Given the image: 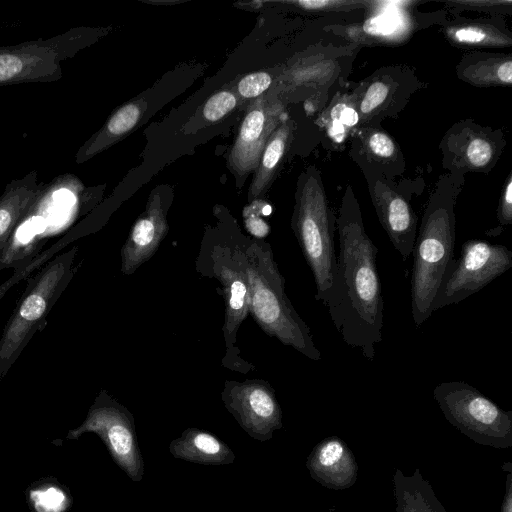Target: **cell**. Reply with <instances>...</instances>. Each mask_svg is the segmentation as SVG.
<instances>
[{
  "label": "cell",
  "instance_id": "6da1fadb",
  "mask_svg": "<svg viewBox=\"0 0 512 512\" xmlns=\"http://www.w3.org/2000/svg\"><path fill=\"white\" fill-rule=\"evenodd\" d=\"M339 254L323 303L343 341L372 361L382 341L383 309L378 249L367 235L360 205L347 185L336 217Z\"/></svg>",
  "mask_w": 512,
  "mask_h": 512
},
{
  "label": "cell",
  "instance_id": "7a4b0ae2",
  "mask_svg": "<svg viewBox=\"0 0 512 512\" xmlns=\"http://www.w3.org/2000/svg\"><path fill=\"white\" fill-rule=\"evenodd\" d=\"M464 175H441L430 194L413 247L411 310L416 326L432 314L431 304L453 259L456 240V199Z\"/></svg>",
  "mask_w": 512,
  "mask_h": 512
},
{
  "label": "cell",
  "instance_id": "3957f363",
  "mask_svg": "<svg viewBox=\"0 0 512 512\" xmlns=\"http://www.w3.org/2000/svg\"><path fill=\"white\" fill-rule=\"evenodd\" d=\"M230 255L245 274L249 313L259 327L309 359L320 360L321 353L309 327L285 293V280L274 261L271 247L264 242L252 241L245 247H236Z\"/></svg>",
  "mask_w": 512,
  "mask_h": 512
},
{
  "label": "cell",
  "instance_id": "277c9868",
  "mask_svg": "<svg viewBox=\"0 0 512 512\" xmlns=\"http://www.w3.org/2000/svg\"><path fill=\"white\" fill-rule=\"evenodd\" d=\"M78 248L56 256L27 280L26 288L0 337V380L16 362L28 342L47 323V317L72 280Z\"/></svg>",
  "mask_w": 512,
  "mask_h": 512
},
{
  "label": "cell",
  "instance_id": "5b68a950",
  "mask_svg": "<svg viewBox=\"0 0 512 512\" xmlns=\"http://www.w3.org/2000/svg\"><path fill=\"white\" fill-rule=\"evenodd\" d=\"M295 199L292 228L315 281V298L323 301L332 285L337 263L336 217L315 166L308 167L299 176Z\"/></svg>",
  "mask_w": 512,
  "mask_h": 512
},
{
  "label": "cell",
  "instance_id": "8992f818",
  "mask_svg": "<svg viewBox=\"0 0 512 512\" xmlns=\"http://www.w3.org/2000/svg\"><path fill=\"white\" fill-rule=\"evenodd\" d=\"M433 397L447 421L477 444L504 449L512 447V411L464 381L438 384Z\"/></svg>",
  "mask_w": 512,
  "mask_h": 512
},
{
  "label": "cell",
  "instance_id": "52a82bcc",
  "mask_svg": "<svg viewBox=\"0 0 512 512\" xmlns=\"http://www.w3.org/2000/svg\"><path fill=\"white\" fill-rule=\"evenodd\" d=\"M512 267V251L505 245L471 239L449 263L431 304V311L456 304L479 292Z\"/></svg>",
  "mask_w": 512,
  "mask_h": 512
},
{
  "label": "cell",
  "instance_id": "ba28073f",
  "mask_svg": "<svg viewBox=\"0 0 512 512\" xmlns=\"http://www.w3.org/2000/svg\"><path fill=\"white\" fill-rule=\"evenodd\" d=\"M88 432L100 437L114 462L131 480H142L144 461L133 415L105 390L97 395L82 424L68 431L66 439L77 440Z\"/></svg>",
  "mask_w": 512,
  "mask_h": 512
},
{
  "label": "cell",
  "instance_id": "9c48e42d",
  "mask_svg": "<svg viewBox=\"0 0 512 512\" xmlns=\"http://www.w3.org/2000/svg\"><path fill=\"white\" fill-rule=\"evenodd\" d=\"M85 34L73 29L49 39L0 47V86L57 81L63 75L61 61L81 48Z\"/></svg>",
  "mask_w": 512,
  "mask_h": 512
},
{
  "label": "cell",
  "instance_id": "30bf717a",
  "mask_svg": "<svg viewBox=\"0 0 512 512\" xmlns=\"http://www.w3.org/2000/svg\"><path fill=\"white\" fill-rule=\"evenodd\" d=\"M417 89L418 80L408 68L393 65L378 69L350 95L359 117L357 127L377 125L393 117L408 104Z\"/></svg>",
  "mask_w": 512,
  "mask_h": 512
},
{
  "label": "cell",
  "instance_id": "8fae6325",
  "mask_svg": "<svg viewBox=\"0 0 512 512\" xmlns=\"http://www.w3.org/2000/svg\"><path fill=\"white\" fill-rule=\"evenodd\" d=\"M506 145L500 130L483 127L472 120L454 124L440 142L443 166L465 176L467 172H488Z\"/></svg>",
  "mask_w": 512,
  "mask_h": 512
},
{
  "label": "cell",
  "instance_id": "7c38bea8",
  "mask_svg": "<svg viewBox=\"0 0 512 512\" xmlns=\"http://www.w3.org/2000/svg\"><path fill=\"white\" fill-rule=\"evenodd\" d=\"M222 400L240 427L255 440H270L283 426L281 407L265 381H227Z\"/></svg>",
  "mask_w": 512,
  "mask_h": 512
},
{
  "label": "cell",
  "instance_id": "4fadbf2b",
  "mask_svg": "<svg viewBox=\"0 0 512 512\" xmlns=\"http://www.w3.org/2000/svg\"><path fill=\"white\" fill-rule=\"evenodd\" d=\"M363 174L378 219L392 245L406 261L416 240L417 215L392 179L370 171Z\"/></svg>",
  "mask_w": 512,
  "mask_h": 512
},
{
  "label": "cell",
  "instance_id": "5bb4252c",
  "mask_svg": "<svg viewBox=\"0 0 512 512\" xmlns=\"http://www.w3.org/2000/svg\"><path fill=\"white\" fill-rule=\"evenodd\" d=\"M286 118L280 103L258 98L240 125L228 157L229 168L241 177L255 171L266 142Z\"/></svg>",
  "mask_w": 512,
  "mask_h": 512
},
{
  "label": "cell",
  "instance_id": "9a60e30c",
  "mask_svg": "<svg viewBox=\"0 0 512 512\" xmlns=\"http://www.w3.org/2000/svg\"><path fill=\"white\" fill-rule=\"evenodd\" d=\"M166 212L167 209L160 194L153 191L145 211L134 223L121 249L123 274H133L157 251L168 230Z\"/></svg>",
  "mask_w": 512,
  "mask_h": 512
},
{
  "label": "cell",
  "instance_id": "2e32d148",
  "mask_svg": "<svg viewBox=\"0 0 512 512\" xmlns=\"http://www.w3.org/2000/svg\"><path fill=\"white\" fill-rule=\"evenodd\" d=\"M350 153L362 172H375L392 179L405 168L400 147L391 135L377 125L356 128Z\"/></svg>",
  "mask_w": 512,
  "mask_h": 512
},
{
  "label": "cell",
  "instance_id": "e0dca14e",
  "mask_svg": "<svg viewBox=\"0 0 512 512\" xmlns=\"http://www.w3.org/2000/svg\"><path fill=\"white\" fill-rule=\"evenodd\" d=\"M306 467L310 476L328 489H347L357 480L358 465L354 454L337 436L317 443L307 457Z\"/></svg>",
  "mask_w": 512,
  "mask_h": 512
},
{
  "label": "cell",
  "instance_id": "ac0fdd59",
  "mask_svg": "<svg viewBox=\"0 0 512 512\" xmlns=\"http://www.w3.org/2000/svg\"><path fill=\"white\" fill-rule=\"evenodd\" d=\"M213 271L222 284L225 298L223 332L226 348H233L236 333L249 314V288L243 270L234 262L230 252L226 258L221 248H215Z\"/></svg>",
  "mask_w": 512,
  "mask_h": 512
},
{
  "label": "cell",
  "instance_id": "d6986e66",
  "mask_svg": "<svg viewBox=\"0 0 512 512\" xmlns=\"http://www.w3.org/2000/svg\"><path fill=\"white\" fill-rule=\"evenodd\" d=\"M36 171L8 183L0 196V254L43 189Z\"/></svg>",
  "mask_w": 512,
  "mask_h": 512
},
{
  "label": "cell",
  "instance_id": "ffe728a7",
  "mask_svg": "<svg viewBox=\"0 0 512 512\" xmlns=\"http://www.w3.org/2000/svg\"><path fill=\"white\" fill-rule=\"evenodd\" d=\"M169 451L173 457L202 465H227L235 461L232 449L214 434L198 428L184 430L171 441Z\"/></svg>",
  "mask_w": 512,
  "mask_h": 512
},
{
  "label": "cell",
  "instance_id": "44dd1931",
  "mask_svg": "<svg viewBox=\"0 0 512 512\" xmlns=\"http://www.w3.org/2000/svg\"><path fill=\"white\" fill-rule=\"evenodd\" d=\"M459 79L475 87H504L512 84L510 54L475 52L465 55L456 67Z\"/></svg>",
  "mask_w": 512,
  "mask_h": 512
},
{
  "label": "cell",
  "instance_id": "7402d4cb",
  "mask_svg": "<svg viewBox=\"0 0 512 512\" xmlns=\"http://www.w3.org/2000/svg\"><path fill=\"white\" fill-rule=\"evenodd\" d=\"M146 108L147 103L138 99L117 109L104 126L78 150L76 162L89 160L126 136L138 124Z\"/></svg>",
  "mask_w": 512,
  "mask_h": 512
},
{
  "label": "cell",
  "instance_id": "603a6c76",
  "mask_svg": "<svg viewBox=\"0 0 512 512\" xmlns=\"http://www.w3.org/2000/svg\"><path fill=\"white\" fill-rule=\"evenodd\" d=\"M293 136V122L286 118L265 144L248 191L249 200L261 196L270 186L287 152Z\"/></svg>",
  "mask_w": 512,
  "mask_h": 512
},
{
  "label": "cell",
  "instance_id": "cb8c5ba5",
  "mask_svg": "<svg viewBox=\"0 0 512 512\" xmlns=\"http://www.w3.org/2000/svg\"><path fill=\"white\" fill-rule=\"evenodd\" d=\"M393 490L396 512H447L419 469L410 476L396 469L393 476Z\"/></svg>",
  "mask_w": 512,
  "mask_h": 512
},
{
  "label": "cell",
  "instance_id": "d4e9b609",
  "mask_svg": "<svg viewBox=\"0 0 512 512\" xmlns=\"http://www.w3.org/2000/svg\"><path fill=\"white\" fill-rule=\"evenodd\" d=\"M445 34L459 47H509L512 36L504 28L485 21H464L449 25Z\"/></svg>",
  "mask_w": 512,
  "mask_h": 512
},
{
  "label": "cell",
  "instance_id": "484cf974",
  "mask_svg": "<svg viewBox=\"0 0 512 512\" xmlns=\"http://www.w3.org/2000/svg\"><path fill=\"white\" fill-rule=\"evenodd\" d=\"M26 498L33 512H66L72 504L66 487L51 477L32 483L26 491Z\"/></svg>",
  "mask_w": 512,
  "mask_h": 512
},
{
  "label": "cell",
  "instance_id": "4316f807",
  "mask_svg": "<svg viewBox=\"0 0 512 512\" xmlns=\"http://www.w3.org/2000/svg\"><path fill=\"white\" fill-rule=\"evenodd\" d=\"M359 117L352 103L350 96H345L337 100L328 112L327 128L330 136L340 137V141L345 137L346 131L358 126Z\"/></svg>",
  "mask_w": 512,
  "mask_h": 512
},
{
  "label": "cell",
  "instance_id": "83f0119b",
  "mask_svg": "<svg viewBox=\"0 0 512 512\" xmlns=\"http://www.w3.org/2000/svg\"><path fill=\"white\" fill-rule=\"evenodd\" d=\"M236 105L237 98L235 94L229 90H222L212 95L206 101L202 114L206 120L215 122L230 113Z\"/></svg>",
  "mask_w": 512,
  "mask_h": 512
},
{
  "label": "cell",
  "instance_id": "f1b7e54d",
  "mask_svg": "<svg viewBox=\"0 0 512 512\" xmlns=\"http://www.w3.org/2000/svg\"><path fill=\"white\" fill-rule=\"evenodd\" d=\"M271 82L272 78L268 73L254 72L240 79L237 90L242 98H255L267 90Z\"/></svg>",
  "mask_w": 512,
  "mask_h": 512
},
{
  "label": "cell",
  "instance_id": "f546056e",
  "mask_svg": "<svg viewBox=\"0 0 512 512\" xmlns=\"http://www.w3.org/2000/svg\"><path fill=\"white\" fill-rule=\"evenodd\" d=\"M285 3L293 4L299 8L308 11H338L354 9L366 2L362 1H340V0H300L287 1Z\"/></svg>",
  "mask_w": 512,
  "mask_h": 512
},
{
  "label": "cell",
  "instance_id": "4dcf8cb0",
  "mask_svg": "<svg viewBox=\"0 0 512 512\" xmlns=\"http://www.w3.org/2000/svg\"><path fill=\"white\" fill-rule=\"evenodd\" d=\"M497 219L502 226H507L512 224V177L511 174L508 176L506 180V184L504 185L498 210H497Z\"/></svg>",
  "mask_w": 512,
  "mask_h": 512
},
{
  "label": "cell",
  "instance_id": "1f68e13d",
  "mask_svg": "<svg viewBox=\"0 0 512 512\" xmlns=\"http://www.w3.org/2000/svg\"><path fill=\"white\" fill-rule=\"evenodd\" d=\"M247 229L257 237H263L269 233V226L257 215L245 212Z\"/></svg>",
  "mask_w": 512,
  "mask_h": 512
},
{
  "label": "cell",
  "instance_id": "d6a6232c",
  "mask_svg": "<svg viewBox=\"0 0 512 512\" xmlns=\"http://www.w3.org/2000/svg\"><path fill=\"white\" fill-rule=\"evenodd\" d=\"M500 512H512V471L506 476L505 493Z\"/></svg>",
  "mask_w": 512,
  "mask_h": 512
}]
</instances>
